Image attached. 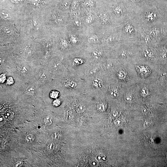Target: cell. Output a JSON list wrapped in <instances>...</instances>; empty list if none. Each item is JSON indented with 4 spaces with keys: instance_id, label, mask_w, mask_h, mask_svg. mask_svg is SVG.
Here are the masks:
<instances>
[{
    "instance_id": "cell-30",
    "label": "cell",
    "mask_w": 167,
    "mask_h": 167,
    "mask_svg": "<svg viewBox=\"0 0 167 167\" xmlns=\"http://www.w3.org/2000/svg\"><path fill=\"white\" fill-rule=\"evenodd\" d=\"M116 39L115 37L110 36L106 39V41L108 43H111L115 41Z\"/></svg>"
},
{
    "instance_id": "cell-22",
    "label": "cell",
    "mask_w": 167,
    "mask_h": 167,
    "mask_svg": "<svg viewBox=\"0 0 167 167\" xmlns=\"http://www.w3.org/2000/svg\"><path fill=\"white\" fill-rule=\"evenodd\" d=\"M85 6L87 8H94L95 6V4L93 1L89 0L85 3Z\"/></svg>"
},
{
    "instance_id": "cell-18",
    "label": "cell",
    "mask_w": 167,
    "mask_h": 167,
    "mask_svg": "<svg viewBox=\"0 0 167 167\" xmlns=\"http://www.w3.org/2000/svg\"><path fill=\"white\" fill-rule=\"evenodd\" d=\"M52 121L51 118L50 116H46L44 119V124L46 125H50L52 123Z\"/></svg>"
},
{
    "instance_id": "cell-31",
    "label": "cell",
    "mask_w": 167,
    "mask_h": 167,
    "mask_svg": "<svg viewBox=\"0 0 167 167\" xmlns=\"http://www.w3.org/2000/svg\"><path fill=\"white\" fill-rule=\"evenodd\" d=\"M122 120L120 119H116L114 122L115 124L117 126H119L121 125L122 123Z\"/></svg>"
},
{
    "instance_id": "cell-25",
    "label": "cell",
    "mask_w": 167,
    "mask_h": 167,
    "mask_svg": "<svg viewBox=\"0 0 167 167\" xmlns=\"http://www.w3.org/2000/svg\"><path fill=\"white\" fill-rule=\"evenodd\" d=\"M79 5H80V4L78 2V1L74 2L72 4V9L73 11L78 10V9L79 8Z\"/></svg>"
},
{
    "instance_id": "cell-19",
    "label": "cell",
    "mask_w": 167,
    "mask_h": 167,
    "mask_svg": "<svg viewBox=\"0 0 167 167\" xmlns=\"http://www.w3.org/2000/svg\"><path fill=\"white\" fill-rule=\"evenodd\" d=\"M61 7L63 9L66 10L68 9L70 7V3L68 1H65L61 3Z\"/></svg>"
},
{
    "instance_id": "cell-7",
    "label": "cell",
    "mask_w": 167,
    "mask_h": 167,
    "mask_svg": "<svg viewBox=\"0 0 167 167\" xmlns=\"http://www.w3.org/2000/svg\"><path fill=\"white\" fill-rule=\"evenodd\" d=\"M102 55V52L100 50L97 49L94 51L92 53V55L94 58L99 59L101 58Z\"/></svg>"
},
{
    "instance_id": "cell-2",
    "label": "cell",
    "mask_w": 167,
    "mask_h": 167,
    "mask_svg": "<svg viewBox=\"0 0 167 167\" xmlns=\"http://www.w3.org/2000/svg\"><path fill=\"white\" fill-rule=\"evenodd\" d=\"M33 79L41 89L50 85L53 75L45 65H41L36 67Z\"/></svg>"
},
{
    "instance_id": "cell-24",
    "label": "cell",
    "mask_w": 167,
    "mask_h": 167,
    "mask_svg": "<svg viewBox=\"0 0 167 167\" xmlns=\"http://www.w3.org/2000/svg\"><path fill=\"white\" fill-rule=\"evenodd\" d=\"M74 25L77 27H81L82 24V23L81 20L79 18H76L74 19L73 21Z\"/></svg>"
},
{
    "instance_id": "cell-39",
    "label": "cell",
    "mask_w": 167,
    "mask_h": 167,
    "mask_svg": "<svg viewBox=\"0 0 167 167\" xmlns=\"http://www.w3.org/2000/svg\"><path fill=\"white\" fill-rule=\"evenodd\" d=\"M121 55L123 57H125L127 56V53L125 51H123V52L121 53Z\"/></svg>"
},
{
    "instance_id": "cell-4",
    "label": "cell",
    "mask_w": 167,
    "mask_h": 167,
    "mask_svg": "<svg viewBox=\"0 0 167 167\" xmlns=\"http://www.w3.org/2000/svg\"><path fill=\"white\" fill-rule=\"evenodd\" d=\"M15 83V79L12 76L7 75V78L4 85L8 87L13 86Z\"/></svg>"
},
{
    "instance_id": "cell-35",
    "label": "cell",
    "mask_w": 167,
    "mask_h": 167,
    "mask_svg": "<svg viewBox=\"0 0 167 167\" xmlns=\"http://www.w3.org/2000/svg\"><path fill=\"white\" fill-rule=\"evenodd\" d=\"M23 164V163L22 161H19L16 163L15 166L16 167H21Z\"/></svg>"
},
{
    "instance_id": "cell-26",
    "label": "cell",
    "mask_w": 167,
    "mask_h": 167,
    "mask_svg": "<svg viewBox=\"0 0 167 167\" xmlns=\"http://www.w3.org/2000/svg\"><path fill=\"white\" fill-rule=\"evenodd\" d=\"M114 11L115 14L117 16H119L121 14L122 10L121 8L117 7L114 9Z\"/></svg>"
},
{
    "instance_id": "cell-11",
    "label": "cell",
    "mask_w": 167,
    "mask_h": 167,
    "mask_svg": "<svg viewBox=\"0 0 167 167\" xmlns=\"http://www.w3.org/2000/svg\"><path fill=\"white\" fill-rule=\"evenodd\" d=\"M110 93L111 96L113 98H117L118 96V90L115 87L112 88L110 91Z\"/></svg>"
},
{
    "instance_id": "cell-41",
    "label": "cell",
    "mask_w": 167,
    "mask_h": 167,
    "mask_svg": "<svg viewBox=\"0 0 167 167\" xmlns=\"http://www.w3.org/2000/svg\"><path fill=\"white\" fill-rule=\"evenodd\" d=\"M131 0L133 2H138L140 1V0Z\"/></svg>"
},
{
    "instance_id": "cell-33",
    "label": "cell",
    "mask_w": 167,
    "mask_h": 167,
    "mask_svg": "<svg viewBox=\"0 0 167 167\" xmlns=\"http://www.w3.org/2000/svg\"><path fill=\"white\" fill-rule=\"evenodd\" d=\"M52 137L54 139H58L59 137V134L57 133H55L52 134Z\"/></svg>"
},
{
    "instance_id": "cell-13",
    "label": "cell",
    "mask_w": 167,
    "mask_h": 167,
    "mask_svg": "<svg viewBox=\"0 0 167 167\" xmlns=\"http://www.w3.org/2000/svg\"><path fill=\"white\" fill-rule=\"evenodd\" d=\"M0 74V84H4L6 82L7 78V74L5 72L1 73Z\"/></svg>"
},
{
    "instance_id": "cell-15",
    "label": "cell",
    "mask_w": 167,
    "mask_h": 167,
    "mask_svg": "<svg viewBox=\"0 0 167 167\" xmlns=\"http://www.w3.org/2000/svg\"><path fill=\"white\" fill-rule=\"evenodd\" d=\"M60 47L62 50L66 49L68 47V43L65 39H62L60 42Z\"/></svg>"
},
{
    "instance_id": "cell-20",
    "label": "cell",
    "mask_w": 167,
    "mask_h": 167,
    "mask_svg": "<svg viewBox=\"0 0 167 167\" xmlns=\"http://www.w3.org/2000/svg\"><path fill=\"white\" fill-rule=\"evenodd\" d=\"M54 18L56 22L57 23L61 22L63 21V17L59 14H55L54 15Z\"/></svg>"
},
{
    "instance_id": "cell-38",
    "label": "cell",
    "mask_w": 167,
    "mask_h": 167,
    "mask_svg": "<svg viewBox=\"0 0 167 167\" xmlns=\"http://www.w3.org/2000/svg\"><path fill=\"white\" fill-rule=\"evenodd\" d=\"M13 3H18L21 2L23 0H11Z\"/></svg>"
},
{
    "instance_id": "cell-3",
    "label": "cell",
    "mask_w": 167,
    "mask_h": 167,
    "mask_svg": "<svg viewBox=\"0 0 167 167\" xmlns=\"http://www.w3.org/2000/svg\"><path fill=\"white\" fill-rule=\"evenodd\" d=\"M61 84L63 88L68 89L76 88L77 85V84L75 81L67 78L62 80Z\"/></svg>"
},
{
    "instance_id": "cell-29",
    "label": "cell",
    "mask_w": 167,
    "mask_h": 167,
    "mask_svg": "<svg viewBox=\"0 0 167 167\" xmlns=\"http://www.w3.org/2000/svg\"><path fill=\"white\" fill-rule=\"evenodd\" d=\"M118 77L120 79H124L125 77V74L124 72L120 71L119 72L118 74Z\"/></svg>"
},
{
    "instance_id": "cell-10",
    "label": "cell",
    "mask_w": 167,
    "mask_h": 167,
    "mask_svg": "<svg viewBox=\"0 0 167 167\" xmlns=\"http://www.w3.org/2000/svg\"><path fill=\"white\" fill-rule=\"evenodd\" d=\"M97 108L99 111L103 112L105 111L106 109V104L103 102H101L97 105Z\"/></svg>"
},
{
    "instance_id": "cell-40",
    "label": "cell",
    "mask_w": 167,
    "mask_h": 167,
    "mask_svg": "<svg viewBox=\"0 0 167 167\" xmlns=\"http://www.w3.org/2000/svg\"><path fill=\"white\" fill-rule=\"evenodd\" d=\"M143 112L144 113H147V111L146 109H144L143 110Z\"/></svg>"
},
{
    "instance_id": "cell-17",
    "label": "cell",
    "mask_w": 167,
    "mask_h": 167,
    "mask_svg": "<svg viewBox=\"0 0 167 167\" xmlns=\"http://www.w3.org/2000/svg\"><path fill=\"white\" fill-rule=\"evenodd\" d=\"M35 139L34 136L32 134H29L27 135L26 137V140L28 143H32L34 141Z\"/></svg>"
},
{
    "instance_id": "cell-16",
    "label": "cell",
    "mask_w": 167,
    "mask_h": 167,
    "mask_svg": "<svg viewBox=\"0 0 167 167\" xmlns=\"http://www.w3.org/2000/svg\"><path fill=\"white\" fill-rule=\"evenodd\" d=\"M109 17L106 14H103L100 17V19L101 21L103 24H106L107 23L109 20Z\"/></svg>"
},
{
    "instance_id": "cell-8",
    "label": "cell",
    "mask_w": 167,
    "mask_h": 167,
    "mask_svg": "<svg viewBox=\"0 0 167 167\" xmlns=\"http://www.w3.org/2000/svg\"><path fill=\"white\" fill-rule=\"evenodd\" d=\"M1 17L5 20L10 19L11 17L10 14L5 10L1 11H0Z\"/></svg>"
},
{
    "instance_id": "cell-37",
    "label": "cell",
    "mask_w": 167,
    "mask_h": 167,
    "mask_svg": "<svg viewBox=\"0 0 167 167\" xmlns=\"http://www.w3.org/2000/svg\"><path fill=\"white\" fill-rule=\"evenodd\" d=\"M112 115L114 117H117V115H118V112L116 111H113L112 112Z\"/></svg>"
},
{
    "instance_id": "cell-6",
    "label": "cell",
    "mask_w": 167,
    "mask_h": 167,
    "mask_svg": "<svg viewBox=\"0 0 167 167\" xmlns=\"http://www.w3.org/2000/svg\"><path fill=\"white\" fill-rule=\"evenodd\" d=\"M89 43L93 44H96L99 43V40L98 36L94 35L89 37L87 39Z\"/></svg>"
},
{
    "instance_id": "cell-9",
    "label": "cell",
    "mask_w": 167,
    "mask_h": 167,
    "mask_svg": "<svg viewBox=\"0 0 167 167\" xmlns=\"http://www.w3.org/2000/svg\"><path fill=\"white\" fill-rule=\"evenodd\" d=\"M86 110V107L83 104L80 103L76 107V111L79 113H81L83 112Z\"/></svg>"
},
{
    "instance_id": "cell-34",
    "label": "cell",
    "mask_w": 167,
    "mask_h": 167,
    "mask_svg": "<svg viewBox=\"0 0 167 167\" xmlns=\"http://www.w3.org/2000/svg\"><path fill=\"white\" fill-rule=\"evenodd\" d=\"M125 99L126 101H127L129 102V101H132V98L131 96L129 95H127L126 96Z\"/></svg>"
},
{
    "instance_id": "cell-32",
    "label": "cell",
    "mask_w": 167,
    "mask_h": 167,
    "mask_svg": "<svg viewBox=\"0 0 167 167\" xmlns=\"http://www.w3.org/2000/svg\"><path fill=\"white\" fill-rule=\"evenodd\" d=\"M145 55L146 57L151 58L152 57V54L151 52H150L148 50H146L145 51Z\"/></svg>"
},
{
    "instance_id": "cell-27",
    "label": "cell",
    "mask_w": 167,
    "mask_h": 167,
    "mask_svg": "<svg viewBox=\"0 0 167 167\" xmlns=\"http://www.w3.org/2000/svg\"><path fill=\"white\" fill-rule=\"evenodd\" d=\"M141 93L143 96L145 97L148 95V90L146 87H145L143 89L141 90Z\"/></svg>"
},
{
    "instance_id": "cell-12",
    "label": "cell",
    "mask_w": 167,
    "mask_h": 167,
    "mask_svg": "<svg viewBox=\"0 0 167 167\" xmlns=\"http://www.w3.org/2000/svg\"><path fill=\"white\" fill-rule=\"evenodd\" d=\"M94 16L91 13H88L85 18V22L88 24H90L93 22Z\"/></svg>"
},
{
    "instance_id": "cell-1",
    "label": "cell",
    "mask_w": 167,
    "mask_h": 167,
    "mask_svg": "<svg viewBox=\"0 0 167 167\" xmlns=\"http://www.w3.org/2000/svg\"><path fill=\"white\" fill-rule=\"evenodd\" d=\"M37 67L27 61L0 62V72L13 76L17 82H25L33 78Z\"/></svg>"
},
{
    "instance_id": "cell-21",
    "label": "cell",
    "mask_w": 167,
    "mask_h": 167,
    "mask_svg": "<svg viewBox=\"0 0 167 167\" xmlns=\"http://www.w3.org/2000/svg\"><path fill=\"white\" fill-rule=\"evenodd\" d=\"M70 41L71 43L73 44H76L78 42V38L77 37V36L72 35L70 38Z\"/></svg>"
},
{
    "instance_id": "cell-36",
    "label": "cell",
    "mask_w": 167,
    "mask_h": 167,
    "mask_svg": "<svg viewBox=\"0 0 167 167\" xmlns=\"http://www.w3.org/2000/svg\"><path fill=\"white\" fill-rule=\"evenodd\" d=\"M96 158H97L96 159L98 161H102V159H103V157H102V156H101V155H99L97 156Z\"/></svg>"
},
{
    "instance_id": "cell-23",
    "label": "cell",
    "mask_w": 167,
    "mask_h": 167,
    "mask_svg": "<svg viewBox=\"0 0 167 167\" xmlns=\"http://www.w3.org/2000/svg\"><path fill=\"white\" fill-rule=\"evenodd\" d=\"M30 1L33 5L38 6L43 3L44 0H30Z\"/></svg>"
},
{
    "instance_id": "cell-5",
    "label": "cell",
    "mask_w": 167,
    "mask_h": 167,
    "mask_svg": "<svg viewBox=\"0 0 167 167\" xmlns=\"http://www.w3.org/2000/svg\"><path fill=\"white\" fill-rule=\"evenodd\" d=\"M92 84L95 88L101 89L103 86V82L101 79L96 78L93 81Z\"/></svg>"
},
{
    "instance_id": "cell-14",
    "label": "cell",
    "mask_w": 167,
    "mask_h": 167,
    "mask_svg": "<svg viewBox=\"0 0 167 167\" xmlns=\"http://www.w3.org/2000/svg\"><path fill=\"white\" fill-rule=\"evenodd\" d=\"M61 103H62V101L59 98L54 99L52 103L53 106L55 107H57L60 106Z\"/></svg>"
},
{
    "instance_id": "cell-28",
    "label": "cell",
    "mask_w": 167,
    "mask_h": 167,
    "mask_svg": "<svg viewBox=\"0 0 167 167\" xmlns=\"http://www.w3.org/2000/svg\"><path fill=\"white\" fill-rule=\"evenodd\" d=\"M74 62L75 64L80 65L84 63L83 60L80 58H76L74 60Z\"/></svg>"
}]
</instances>
